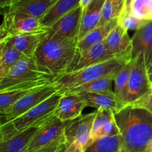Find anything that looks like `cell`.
I'll use <instances>...</instances> for the list:
<instances>
[{
	"instance_id": "1",
	"label": "cell",
	"mask_w": 152,
	"mask_h": 152,
	"mask_svg": "<svg viewBox=\"0 0 152 152\" xmlns=\"http://www.w3.org/2000/svg\"><path fill=\"white\" fill-rule=\"evenodd\" d=\"M116 123L127 152H147L152 140V114L134 105L114 113Z\"/></svg>"
},
{
	"instance_id": "2",
	"label": "cell",
	"mask_w": 152,
	"mask_h": 152,
	"mask_svg": "<svg viewBox=\"0 0 152 152\" xmlns=\"http://www.w3.org/2000/svg\"><path fill=\"white\" fill-rule=\"evenodd\" d=\"M77 53V40L47 36L34 54L39 69L58 77L67 71Z\"/></svg>"
},
{
	"instance_id": "3",
	"label": "cell",
	"mask_w": 152,
	"mask_h": 152,
	"mask_svg": "<svg viewBox=\"0 0 152 152\" xmlns=\"http://www.w3.org/2000/svg\"><path fill=\"white\" fill-rule=\"evenodd\" d=\"M56 77L40 71L34 58L25 57L0 80V92L14 89L35 90L53 84Z\"/></svg>"
},
{
	"instance_id": "4",
	"label": "cell",
	"mask_w": 152,
	"mask_h": 152,
	"mask_svg": "<svg viewBox=\"0 0 152 152\" xmlns=\"http://www.w3.org/2000/svg\"><path fill=\"white\" fill-rule=\"evenodd\" d=\"M131 60L132 59L125 57L114 58L80 71L61 74L56 77L54 83L59 89V91L65 94L71 89L93 80L107 76L116 75L119 71Z\"/></svg>"
},
{
	"instance_id": "5",
	"label": "cell",
	"mask_w": 152,
	"mask_h": 152,
	"mask_svg": "<svg viewBox=\"0 0 152 152\" xmlns=\"http://www.w3.org/2000/svg\"><path fill=\"white\" fill-rule=\"evenodd\" d=\"M48 28L43 26L40 19L24 13L7 10L4 13L0 29L1 39L19 34L45 33Z\"/></svg>"
},
{
	"instance_id": "6",
	"label": "cell",
	"mask_w": 152,
	"mask_h": 152,
	"mask_svg": "<svg viewBox=\"0 0 152 152\" xmlns=\"http://www.w3.org/2000/svg\"><path fill=\"white\" fill-rule=\"evenodd\" d=\"M151 88L145 56L143 53H140L132 59V68L123 99L124 102L126 105L134 103Z\"/></svg>"
},
{
	"instance_id": "7",
	"label": "cell",
	"mask_w": 152,
	"mask_h": 152,
	"mask_svg": "<svg viewBox=\"0 0 152 152\" xmlns=\"http://www.w3.org/2000/svg\"><path fill=\"white\" fill-rule=\"evenodd\" d=\"M62 94L59 91L34 107L18 118L11 121L18 132L35 126H41L52 117L53 111L57 107Z\"/></svg>"
},
{
	"instance_id": "8",
	"label": "cell",
	"mask_w": 152,
	"mask_h": 152,
	"mask_svg": "<svg viewBox=\"0 0 152 152\" xmlns=\"http://www.w3.org/2000/svg\"><path fill=\"white\" fill-rule=\"evenodd\" d=\"M59 91L55 83L40 88L27 94L22 99L10 106L1 114V125L11 122L15 119L22 116L27 111L31 110L34 107L37 106L45 99H48L54 94Z\"/></svg>"
},
{
	"instance_id": "9",
	"label": "cell",
	"mask_w": 152,
	"mask_h": 152,
	"mask_svg": "<svg viewBox=\"0 0 152 152\" xmlns=\"http://www.w3.org/2000/svg\"><path fill=\"white\" fill-rule=\"evenodd\" d=\"M96 113L82 114L77 118L67 122L64 131V137L67 145L73 142H77L84 150L91 141L92 127Z\"/></svg>"
},
{
	"instance_id": "10",
	"label": "cell",
	"mask_w": 152,
	"mask_h": 152,
	"mask_svg": "<svg viewBox=\"0 0 152 152\" xmlns=\"http://www.w3.org/2000/svg\"><path fill=\"white\" fill-rule=\"evenodd\" d=\"M67 122L62 121L54 117H50L39 128L26 152L36 151L65 139L64 131Z\"/></svg>"
},
{
	"instance_id": "11",
	"label": "cell",
	"mask_w": 152,
	"mask_h": 152,
	"mask_svg": "<svg viewBox=\"0 0 152 152\" xmlns=\"http://www.w3.org/2000/svg\"><path fill=\"white\" fill-rule=\"evenodd\" d=\"M117 58L111 54L107 48L105 41L92 46L84 52L77 51L72 63L65 73H71L84 69L91 65ZM65 74V73H64Z\"/></svg>"
},
{
	"instance_id": "12",
	"label": "cell",
	"mask_w": 152,
	"mask_h": 152,
	"mask_svg": "<svg viewBox=\"0 0 152 152\" xmlns=\"http://www.w3.org/2000/svg\"><path fill=\"white\" fill-rule=\"evenodd\" d=\"M83 8L80 6L68 13L53 26L48 28V34L66 39L77 40L80 33L82 13Z\"/></svg>"
},
{
	"instance_id": "13",
	"label": "cell",
	"mask_w": 152,
	"mask_h": 152,
	"mask_svg": "<svg viewBox=\"0 0 152 152\" xmlns=\"http://www.w3.org/2000/svg\"><path fill=\"white\" fill-rule=\"evenodd\" d=\"M86 107L87 104L80 94L68 92L62 94L52 116L62 121H70L81 116Z\"/></svg>"
},
{
	"instance_id": "14",
	"label": "cell",
	"mask_w": 152,
	"mask_h": 152,
	"mask_svg": "<svg viewBox=\"0 0 152 152\" xmlns=\"http://www.w3.org/2000/svg\"><path fill=\"white\" fill-rule=\"evenodd\" d=\"M105 42L108 50L116 57L132 59V42L128 31L118 24L110 32Z\"/></svg>"
},
{
	"instance_id": "15",
	"label": "cell",
	"mask_w": 152,
	"mask_h": 152,
	"mask_svg": "<svg viewBox=\"0 0 152 152\" xmlns=\"http://www.w3.org/2000/svg\"><path fill=\"white\" fill-rule=\"evenodd\" d=\"M87 104V107L100 109H110L117 113L126 106L114 91L111 92H79Z\"/></svg>"
},
{
	"instance_id": "16",
	"label": "cell",
	"mask_w": 152,
	"mask_h": 152,
	"mask_svg": "<svg viewBox=\"0 0 152 152\" xmlns=\"http://www.w3.org/2000/svg\"><path fill=\"white\" fill-rule=\"evenodd\" d=\"M47 33L48 31L45 33L19 34L0 40V42L7 43L19 50L25 57L34 58L36 50L46 37Z\"/></svg>"
},
{
	"instance_id": "17",
	"label": "cell",
	"mask_w": 152,
	"mask_h": 152,
	"mask_svg": "<svg viewBox=\"0 0 152 152\" xmlns=\"http://www.w3.org/2000/svg\"><path fill=\"white\" fill-rule=\"evenodd\" d=\"M132 59L143 53L147 66L152 62V21L137 31L132 38Z\"/></svg>"
},
{
	"instance_id": "18",
	"label": "cell",
	"mask_w": 152,
	"mask_h": 152,
	"mask_svg": "<svg viewBox=\"0 0 152 152\" xmlns=\"http://www.w3.org/2000/svg\"><path fill=\"white\" fill-rule=\"evenodd\" d=\"M105 1V0H94L83 8L78 41L98 26Z\"/></svg>"
},
{
	"instance_id": "19",
	"label": "cell",
	"mask_w": 152,
	"mask_h": 152,
	"mask_svg": "<svg viewBox=\"0 0 152 152\" xmlns=\"http://www.w3.org/2000/svg\"><path fill=\"white\" fill-rule=\"evenodd\" d=\"M58 0H19L7 10L41 19Z\"/></svg>"
},
{
	"instance_id": "20",
	"label": "cell",
	"mask_w": 152,
	"mask_h": 152,
	"mask_svg": "<svg viewBox=\"0 0 152 152\" xmlns=\"http://www.w3.org/2000/svg\"><path fill=\"white\" fill-rule=\"evenodd\" d=\"M119 24V19H114L105 25L96 27L77 42V51L82 53L88 50L92 46L105 41L111 31Z\"/></svg>"
},
{
	"instance_id": "21",
	"label": "cell",
	"mask_w": 152,
	"mask_h": 152,
	"mask_svg": "<svg viewBox=\"0 0 152 152\" xmlns=\"http://www.w3.org/2000/svg\"><path fill=\"white\" fill-rule=\"evenodd\" d=\"M81 0H58L40 19L43 26L49 28L61 18L80 6Z\"/></svg>"
},
{
	"instance_id": "22",
	"label": "cell",
	"mask_w": 152,
	"mask_h": 152,
	"mask_svg": "<svg viewBox=\"0 0 152 152\" xmlns=\"http://www.w3.org/2000/svg\"><path fill=\"white\" fill-rule=\"evenodd\" d=\"M40 126H35L28 128L8 140L1 142L0 152H26Z\"/></svg>"
},
{
	"instance_id": "23",
	"label": "cell",
	"mask_w": 152,
	"mask_h": 152,
	"mask_svg": "<svg viewBox=\"0 0 152 152\" xmlns=\"http://www.w3.org/2000/svg\"><path fill=\"white\" fill-rule=\"evenodd\" d=\"M0 53V80L2 79L16 63L25 57L22 53L5 42H1Z\"/></svg>"
},
{
	"instance_id": "24",
	"label": "cell",
	"mask_w": 152,
	"mask_h": 152,
	"mask_svg": "<svg viewBox=\"0 0 152 152\" xmlns=\"http://www.w3.org/2000/svg\"><path fill=\"white\" fill-rule=\"evenodd\" d=\"M123 148L121 135L106 137L91 142L83 152H120Z\"/></svg>"
},
{
	"instance_id": "25",
	"label": "cell",
	"mask_w": 152,
	"mask_h": 152,
	"mask_svg": "<svg viewBox=\"0 0 152 152\" xmlns=\"http://www.w3.org/2000/svg\"><path fill=\"white\" fill-rule=\"evenodd\" d=\"M116 75L107 76L102 78L97 79L91 82L86 83L84 85L71 89L68 92L79 93V92H111L114 91L112 89V84L114 81ZM66 92V93H68Z\"/></svg>"
},
{
	"instance_id": "26",
	"label": "cell",
	"mask_w": 152,
	"mask_h": 152,
	"mask_svg": "<svg viewBox=\"0 0 152 152\" xmlns=\"http://www.w3.org/2000/svg\"><path fill=\"white\" fill-rule=\"evenodd\" d=\"M132 68V59L126 63L121 69L119 71V72L116 74L115 78H114V92L115 94L120 98L121 100H123L126 93V88H127L128 83L129 80L131 71Z\"/></svg>"
},
{
	"instance_id": "27",
	"label": "cell",
	"mask_w": 152,
	"mask_h": 152,
	"mask_svg": "<svg viewBox=\"0 0 152 152\" xmlns=\"http://www.w3.org/2000/svg\"><path fill=\"white\" fill-rule=\"evenodd\" d=\"M35 90L14 89V90L0 92V113L4 112L5 110L14 105L17 101Z\"/></svg>"
},
{
	"instance_id": "28",
	"label": "cell",
	"mask_w": 152,
	"mask_h": 152,
	"mask_svg": "<svg viewBox=\"0 0 152 152\" xmlns=\"http://www.w3.org/2000/svg\"><path fill=\"white\" fill-rule=\"evenodd\" d=\"M123 7L117 5L111 0H105L101 12V17L97 27L102 26L108 22L119 19L123 13Z\"/></svg>"
},
{
	"instance_id": "29",
	"label": "cell",
	"mask_w": 152,
	"mask_h": 152,
	"mask_svg": "<svg viewBox=\"0 0 152 152\" xmlns=\"http://www.w3.org/2000/svg\"><path fill=\"white\" fill-rule=\"evenodd\" d=\"M148 22L149 21L136 18L130 13L121 15L120 17L119 18V24H120L128 31H134L136 32Z\"/></svg>"
},
{
	"instance_id": "30",
	"label": "cell",
	"mask_w": 152,
	"mask_h": 152,
	"mask_svg": "<svg viewBox=\"0 0 152 152\" xmlns=\"http://www.w3.org/2000/svg\"><path fill=\"white\" fill-rule=\"evenodd\" d=\"M18 134H19V132L16 130L11 122L1 125V130H0L1 139H0V142H5V141L8 140L10 138L16 136Z\"/></svg>"
},
{
	"instance_id": "31",
	"label": "cell",
	"mask_w": 152,
	"mask_h": 152,
	"mask_svg": "<svg viewBox=\"0 0 152 152\" xmlns=\"http://www.w3.org/2000/svg\"><path fill=\"white\" fill-rule=\"evenodd\" d=\"M131 105L143 108L152 114V88L150 89L149 91L145 94L139 100Z\"/></svg>"
},
{
	"instance_id": "32",
	"label": "cell",
	"mask_w": 152,
	"mask_h": 152,
	"mask_svg": "<svg viewBox=\"0 0 152 152\" xmlns=\"http://www.w3.org/2000/svg\"><path fill=\"white\" fill-rule=\"evenodd\" d=\"M64 142H65V139L60 140L53 142V143L50 144V145H48V146H45L44 147V148H39V149H37L36 150V151L31 152H56L58 148H59V146H60L62 143H64Z\"/></svg>"
},
{
	"instance_id": "33",
	"label": "cell",
	"mask_w": 152,
	"mask_h": 152,
	"mask_svg": "<svg viewBox=\"0 0 152 152\" xmlns=\"http://www.w3.org/2000/svg\"><path fill=\"white\" fill-rule=\"evenodd\" d=\"M65 152H83V148L80 144L77 143V142H73V143L67 145Z\"/></svg>"
},
{
	"instance_id": "34",
	"label": "cell",
	"mask_w": 152,
	"mask_h": 152,
	"mask_svg": "<svg viewBox=\"0 0 152 152\" xmlns=\"http://www.w3.org/2000/svg\"><path fill=\"white\" fill-rule=\"evenodd\" d=\"M18 1L19 0H0V5L1 8H7Z\"/></svg>"
},
{
	"instance_id": "35",
	"label": "cell",
	"mask_w": 152,
	"mask_h": 152,
	"mask_svg": "<svg viewBox=\"0 0 152 152\" xmlns=\"http://www.w3.org/2000/svg\"><path fill=\"white\" fill-rule=\"evenodd\" d=\"M147 74H148V80H149L151 86L152 85V62L148 66H147Z\"/></svg>"
},
{
	"instance_id": "36",
	"label": "cell",
	"mask_w": 152,
	"mask_h": 152,
	"mask_svg": "<svg viewBox=\"0 0 152 152\" xmlns=\"http://www.w3.org/2000/svg\"><path fill=\"white\" fill-rule=\"evenodd\" d=\"M93 1L94 0H81V1H80V6H81L83 8H85L86 6L88 5V4Z\"/></svg>"
},
{
	"instance_id": "37",
	"label": "cell",
	"mask_w": 152,
	"mask_h": 152,
	"mask_svg": "<svg viewBox=\"0 0 152 152\" xmlns=\"http://www.w3.org/2000/svg\"><path fill=\"white\" fill-rule=\"evenodd\" d=\"M66 148H67V145L65 144V142L62 143V145L59 146V148H58V150L56 151V152H65L66 151Z\"/></svg>"
},
{
	"instance_id": "38",
	"label": "cell",
	"mask_w": 152,
	"mask_h": 152,
	"mask_svg": "<svg viewBox=\"0 0 152 152\" xmlns=\"http://www.w3.org/2000/svg\"><path fill=\"white\" fill-rule=\"evenodd\" d=\"M114 4H116L117 5L119 6H121V7H123L124 6V2H125V0H111Z\"/></svg>"
},
{
	"instance_id": "39",
	"label": "cell",
	"mask_w": 152,
	"mask_h": 152,
	"mask_svg": "<svg viewBox=\"0 0 152 152\" xmlns=\"http://www.w3.org/2000/svg\"><path fill=\"white\" fill-rule=\"evenodd\" d=\"M147 152H152V140L150 142V144L148 146V149H147Z\"/></svg>"
},
{
	"instance_id": "40",
	"label": "cell",
	"mask_w": 152,
	"mask_h": 152,
	"mask_svg": "<svg viewBox=\"0 0 152 152\" xmlns=\"http://www.w3.org/2000/svg\"><path fill=\"white\" fill-rule=\"evenodd\" d=\"M120 152H127V151H126V150H125V149H124V148H123V149H122V150H121V151H120Z\"/></svg>"
},
{
	"instance_id": "41",
	"label": "cell",
	"mask_w": 152,
	"mask_h": 152,
	"mask_svg": "<svg viewBox=\"0 0 152 152\" xmlns=\"http://www.w3.org/2000/svg\"><path fill=\"white\" fill-rule=\"evenodd\" d=\"M151 88H152V85H151Z\"/></svg>"
}]
</instances>
